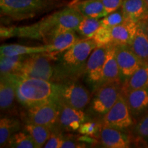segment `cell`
I'll use <instances>...</instances> for the list:
<instances>
[{"instance_id": "obj_10", "label": "cell", "mask_w": 148, "mask_h": 148, "mask_svg": "<svg viewBox=\"0 0 148 148\" xmlns=\"http://www.w3.org/2000/svg\"><path fill=\"white\" fill-rule=\"evenodd\" d=\"M60 114L58 119V128L64 132L78 131L80 125L88 118L86 113L80 109L74 108L60 101Z\"/></svg>"}, {"instance_id": "obj_37", "label": "cell", "mask_w": 148, "mask_h": 148, "mask_svg": "<svg viewBox=\"0 0 148 148\" xmlns=\"http://www.w3.org/2000/svg\"><path fill=\"white\" fill-rule=\"evenodd\" d=\"M138 24H139L140 26L142 27V28L143 29L144 32H145L148 38V14H147L143 19L140 20V21L138 22Z\"/></svg>"}, {"instance_id": "obj_7", "label": "cell", "mask_w": 148, "mask_h": 148, "mask_svg": "<svg viewBox=\"0 0 148 148\" xmlns=\"http://www.w3.org/2000/svg\"><path fill=\"white\" fill-rule=\"evenodd\" d=\"M59 100L74 108L83 110L90 102V94L86 88L75 82L58 83Z\"/></svg>"}, {"instance_id": "obj_23", "label": "cell", "mask_w": 148, "mask_h": 148, "mask_svg": "<svg viewBox=\"0 0 148 148\" xmlns=\"http://www.w3.org/2000/svg\"><path fill=\"white\" fill-rule=\"evenodd\" d=\"M49 52L47 46H26L19 44H6L1 45L0 55L1 56H13L29 55L32 53Z\"/></svg>"}, {"instance_id": "obj_20", "label": "cell", "mask_w": 148, "mask_h": 148, "mask_svg": "<svg viewBox=\"0 0 148 148\" xmlns=\"http://www.w3.org/2000/svg\"><path fill=\"white\" fill-rule=\"evenodd\" d=\"M121 9L126 19L135 23L148 14V5L145 0H123Z\"/></svg>"}, {"instance_id": "obj_29", "label": "cell", "mask_w": 148, "mask_h": 148, "mask_svg": "<svg viewBox=\"0 0 148 148\" xmlns=\"http://www.w3.org/2000/svg\"><path fill=\"white\" fill-rule=\"evenodd\" d=\"M126 20L127 19H126L123 11L120 8L118 10L110 12V13L103 16V18L101 20V22L102 25L108 27H112L124 23Z\"/></svg>"}, {"instance_id": "obj_1", "label": "cell", "mask_w": 148, "mask_h": 148, "mask_svg": "<svg viewBox=\"0 0 148 148\" xmlns=\"http://www.w3.org/2000/svg\"><path fill=\"white\" fill-rule=\"evenodd\" d=\"M96 47L93 39L83 38L64 51L54 66L52 82H75L84 74L88 57Z\"/></svg>"}, {"instance_id": "obj_17", "label": "cell", "mask_w": 148, "mask_h": 148, "mask_svg": "<svg viewBox=\"0 0 148 148\" xmlns=\"http://www.w3.org/2000/svg\"><path fill=\"white\" fill-rule=\"evenodd\" d=\"M56 12L60 32L66 30L77 31L79 23L84 18L78 10L70 5Z\"/></svg>"}, {"instance_id": "obj_28", "label": "cell", "mask_w": 148, "mask_h": 148, "mask_svg": "<svg viewBox=\"0 0 148 148\" xmlns=\"http://www.w3.org/2000/svg\"><path fill=\"white\" fill-rule=\"evenodd\" d=\"M7 147L12 148H38L32 136L27 132L14 133L9 140Z\"/></svg>"}, {"instance_id": "obj_34", "label": "cell", "mask_w": 148, "mask_h": 148, "mask_svg": "<svg viewBox=\"0 0 148 148\" xmlns=\"http://www.w3.org/2000/svg\"><path fill=\"white\" fill-rule=\"evenodd\" d=\"M123 0H101L107 14L121 8Z\"/></svg>"}, {"instance_id": "obj_15", "label": "cell", "mask_w": 148, "mask_h": 148, "mask_svg": "<svg viewBox=\"0 0 148 148\" xmlns=\"http://www.w3.org/2000/svg\"><path fill=\"white\" fill-rule=\"evenodd\" d=\"M137 27L138 23L130 20H126L124 23L110 27L111 44L130 45L136 35Z\"/></svg>"}, {"instance_id": "obj_12", "label": "cell", "mask_w": 148, "mask_h": 148, "mask_svg": "<svg viewBox=\"0 0 148 148\" xmlns=\"http://www.w3.org/2000/svg\"><path fill=\"white\" fill-rule=\"evenodd\" d=\"M99 140L103 147L108 148H127L130 146V138L123 130L102 125Z\"/></svg>"}, {"instance_id": "obj_13", "label": "cell", "mask_w": 148, "mask_h": 148, "mask_svg": "<svg viewBox=\"0 0 148 148\" xmlns=\"http://www.w3.org/2000/svg\"><path fill=\"white\" fill-rule=\"evenodd\" d=\"M112 82L123 83V80L116 58L115 45L109 44L99 86L105 83Z\"/></svg>"}, {"instance_id": "obj_2", "label": "cell", "mask_w": 148, "mask_h": 148, "mask_svg": "<svg viewBox=\"0 0 148 148\" xmlns=\"http://www.w3.org/2000/svg\"><path fill=\"white\" fill-rule=\"evenodd\" d=\"M14 85L16 100L26 108L59 99L57 82L10 74Z\"/></svg>"}, {"instance_id": "obj_11", "label": "cell", "mask_w": 148, "mask_h": 148, "mask_svg": "<svg viewBox=\"0 0 148 148\" xmlns=\"http://www.w3.org/2000/svg\"><path fill=\"white\" fill-rule=\"evenodd\" d=\"M115 45L116 58L119 65L122 80H125L143 65L141 61L132 50L130 45Z\"/></svg>"}, {"instance_id": "obj_24", "label": "cell", "mask_w": 148, "mask_h": 148, "mask_svg": "<svg viewBox=\"0 0 148 148\" xmlns=\"http://www.w3.org/2000/svg\"><path fill=\"white\" fill-rule=\"evenodd\" d=\"M130 47L142 63L148 65V38L138 23L136 35Z\"/></svg>"}, {"instance_id": "obj_26", "label": "cell", "mask_w": 148, "mask_h": 148, "mask_svg": "<svg viewBox=\"0 0 148 148\" xmlns=\"http://www.w3.org/2000/svg\"><path fill=\"white\" fill-rule=\"evenodd\" d=\"M27 55L1 56L0 58V72L1 75L16 74L21 67L22 62Z\"/></svg>"}, {"instance_id": "obj_8", "label": "cell", "mask_w": 148, "mask_h": 148, "mask_svg": "<svg viewBox=\"0 0 148 148\" xmlns=\"http://www.w3.org/2000/svg\"><path fill=\"white\" fill-rule=\"evenodd\" d=\"M101 123L102 125L121 130L128 128L133 124L132 114L123 94L120 95L114 106L103 116Z\"/></svg>"}, {"instance_id": "obj_30", "label": "cell", "mask_w": 148, "mask_h": 148, "mask_svg": "<svg viewBox=\"0 0 148 148\" xmlns=\"http://www.w3.org/2000/svg\"><path fill=\"white\" fill-rule=\"evenodd\" d=\"M101 127H102V124L101 122L88 120L80 125L78 132L83 136L99 137Z\"/></svg>"}, {"instance_id": "obj_6", "label": "cell", "mask_w": 148, "mask_h": 148, "mask_svg": "<svg viewBox=\"0 0 148 148\" xmlns=\"http://www.w3.org/2000/svg\"><path fill=\"white\" fill-rule=\"evenodd\" d=\"M59 114V101H51L27 108L24 118L25 123L44 125L51 131H54L60 130L58 128Z\"/></svg>"}, {"instance_id": "obj_3", "label": "cell", "mask_w": 148, "mask_h": 148, "mask_svg": "<svg viewBox=\"0 0 148 148\" xmlns=\"http://www.w3.org/2000/svg\"><path fill=\"white\" fill-rule=\"evenodd\" d=\"M53 0H0L1 14L15 21L32 18L52 6Z\"/></svg>"}, {"instance_id": "obj_21", "label": "cell", "mask_w": 148, "mask_h": 148, "mask_svg": "<svg viewBox=\"0 0 148 148\" xmlns=\"http://www.w3.org/2000/svg\"><path fill=\"white\" fill-rule=\"evenodd\" d=\"M148 87V65L143 64L131 76L122 83L121 93L125 94L131 90Z\"/></svg>"}, {"instance_id": "obj_38", "label": "cell", "mask_w": 148, "mask_h": 148, "mask_svg": "<svg viewBox=\"0 0 148 148\" xmlns=\"http://www.w3.org/2000/svg\"><path fill=\"white\" fill-rule=\"evenodd\" d=\"M145 1H146V3H147V5H148V0H145Z\"/></svg>"}, {"instance_id": "obj_35", "label": "cell", "mask_w": 148, "mask_h": 148, "mask_svg": "<svg viewBox=\"0 0 148 148\" xmlns=\"http://www.w3.org/2000/svg\"><path fill=\"white\" fill-rule=\"evenodd\" d=\"M77 139H74L71 138H63L62 145L61 147L63 148H79V147H86V143H78Z\"/></svg>"}, {"instance_id": "obj_19", "label": "cell", "mask_w": 148, "mask_h": 148, "mask_svg": "<svg viewBox=\"0 0 148 148\" xmlns=\"http://www.w3.org/2000/svg\"><path fill=\"white\" fill-rule=\"evenodd\" d=\"M70 6L88 17L100 18L108 14L101 0H77L71 3Z\"/></svg>"}, {"instance_id": "obj_22", "label": "cell", "mask_w": 148, "mask_h": 148, "mask_svg": "<svg viewBox=\"0 0 148 148\" xmlns=\"http://www.w3.org/2000/svg\"><path fill=\"white\" fill-rule=\"evenodd\" d=\"M21 129V123L17 118L1 116L0 119V147H7L11 136Z\"/></svg>"}, {"instance_id": "obj_16", "label": "cell", "mask_w": 148, "mask_h": 148, "mask_svg": "<svg viewBox=\"0 0 148 148\" xmlns=\"http://www.w3.org/2000/svg\"><path fill=\"white\" fill-rule=\"evenodd\" d=\"M79 40L75 30H66L54 35L45 45L49 51L48 53H53L56 55L67 50Z\"/></svg>"}, {"instance_id": "obj_5", "label": "cell", "mask_w": 148, "mask_h": 148, "mask_svg": "<svg viewBox=\"0 0 148 148\" xmlns=\"http://www.w3.org/2000/svg\"><path fill=\"white\" fill-rule=\"evenodd\" d=\"M121 82H107L99 86L95 91L90 103V112L102 118L114 106L121 94Z\"/></svg>"}, {"instance_id": "obj_14", "label": "cell", "mask_w": 148, "mask_h": 148, "mask_svg": "<svg viewBox=\"0 0 148 148\" xmlns=\"http://www.w3.org/2000/svg\"><path fill=\"white\" fill-rule=\"evenodd\" d=\"M16 99L14 85L10 75H1L0 80V108L1 112H14Z\"/></svg>"}, {"instance_id": "obj_36", "label": "cell", "mask_w": 148, "mask_h": 148, "mask_svg": "<svg viewBox=\"0 0 148 148\" xmlns=\"http://www.w3.org/2000/svg\"><path fill=\"white\" fill-rule=\"evenodd\" d=\"M0 34H1V40L7 39V38L16 36V27L1 26Z\"/></svg>"}, {"instance_id": "obj_33", "label": "cell", "mask_w": 148, "mask_h": 148, "mask_svg": "<svg viewBox=\"0 0 148 148\" xmlns=\"http://www.w3.org/2000/svg\"><path fill=\"white\" fill-rule=\"evenodd\" d=\"M63 136L59 132V130L51 131L50 136L44 145L45 148H60L62 145Z\"/></svg>"}, {"instance_id": "obj_31", "label": "cell", "mask_w": 148, "mask_h": 148, "mask_svg": "<svg viewBox=\"0 0 148 148\" xmlns=\"http://www.w3.org/2000/svg\"><path fill=\"white\" fill-rule=\"evenodd\" d=\"M92 39H93L94 41L96 42L97 46L108 45L109 44H111L112 39H111L110 27L101 25V26L94 34Z\"/></svg>"}, {"instance_id": "obj_4", "label": "cell", "mask_w": 148, "mask_h": 148, "mask_svg": "<svg viewBox=\"0 0 148 148\" xmlns=\"http://www.w3.org/2000/svg\"><path fill=\"white\" fill-rule=\"evenodd\" d=\"M54 56V53L48 52L27 55L16 75L52 81L54 66L51 61Z\"/></svg>"}, {"instance_id": "obj_9", "label": "cell", "mask_w": 148, "mask_h": 148, "mask_svg": "<svg viewBox=\"0 0 148 148\" xmlns=\"http://www.w3.org/2000/svg\"><path fill=\"white\" fill-rule=\"evenodd\" d=\"M108 47V45L97 46L90 53L86 62L84 75L86 82L93 91L100 84Z\"/></svg>"}, {"instance_id": "obj_25", "label": "cell", "mask_w": 148, "mask_h": 148, "mask_svg": "<svg viewBox=\"0 0 148 148\" xmlns=\"http://www.w3.org/2000/svg\"><path fill=\"white\" fill-rule=\"evenodd\" d=\"M23 128L25 132L32 136L38 148L44 147L51 133V130L49 127L33 123H25Z\"/></svg>"}, {"instance_id": "obj_32", "label": "cell", "mask_w": 148, "mask_h": 148, "mask_svg": "<svg viewBox=\"0 0 148 148\" xmlns=\"http://www.w3.org/2000/svg\"><path fill=\"white\" fill-rule=\"evenodd\" d=\"M134 131L138 138L148 139V113L138 122L135 126Z\"/></svg>"}, {"instance_id": "obj_18", "label": "cell", "mask_w": 148, "mask_h": 148, "mask_svg": "<svg viewBox=\"0 0 148 148\" xmlns=\"http://www.w3.org/2000/svg\"><path fill=\"white\" fill-rule=\"evenodd\" d=\"M133 116H138L148 108V87L123 94Z\"/></svg>"}, {"instance_id": "obj_27", "label": "cell", "mask_w": 148, "mask_h": 148, "mask_svg": "<svg viewBox=\"0 0 148 148\" xmlns=\"http://www.w3.org/2000/svg\"><path fill=\"white\" fill-rule=\"evenodd\" d=\"M101 25V20L99 18L84 16L77 27V32L84 38L89 39L93 37Z\"/></svg>"}]
</instances>
